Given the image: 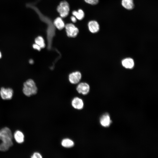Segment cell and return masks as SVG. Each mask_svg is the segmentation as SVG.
I'll return each mask as SVG.
<instances>
[{"label": "cell", "instance_id": "obj_13", "mask_svg": "<svg viewBox=\"0 0 158 158\" xmlns=\"http://www.w3.org/2000/svg\"><path fill=\"white\" fill-rule=\"evenodd\" d=\"M121 4L124 8L128 10H132L134 7L133 0H122Z\"/></svg>", "mask_w": 158, "mask_h": 158}, {"label": "cell", "instance_id": "obj_10", "mask_svg": "<svg viewBox=\"0 0 158 158\" xmlns=\"http://www.w3.org/2000/svg\"><path fill=\"white\" fill-rule=\"evenodd\" d=\"M122 64L123 66L125 68L131 69L133 67L134 62L132 59L128 58L123 60L122 62Z\"/></svg>", "mask_w": 158, "mask_h": 158}, {"label": "cell", "instance_id": "obj_20", "mask_svg": "<svg viewBox=\"0 0 158 158\" xmlns=\"http://www.w3.org/2000/svg\"><path fill=\"white\" fill-rule=\"evenodd\" d=\"M32 46L34 49H36L38 51H40L41 49V48L40 47L35 43L32 45Z\"/></svg>", "mask_w": 158, "mask_h": 158}, {"label": "cell", "instance_id": "obj_9", "mask_svg": "<svg viewBox=\"0 0 158 158\" xmlns=\"http://www.w3.org/2000/svg\"><path fill=\"white\" fill-rule=\"evenodd\" d=\"M90 31L92 33L97 32L99 30V26L98 22L95 20L90 21L88 23Z\"/></svg>", "mask_w": 158, "mask_h": 158}, {"label": "cell", "instance_id": "obj_11", "mask_svg": "<svg viewBox=\"0 0 158 158\" xmlns=\"http://www.w3.org/2000/svg\"><path fill=\"white\" fill-rule=\"evenodd\" d=\"M14 137L16 141L18 143H22L24 140V136L20 131L16 130L14 134Z\"/></svg>", "mask_w": 158, "mask_h": 158}, {"label": "cell", "instance_id": "obj_2", "mask_svg": "<svg viewBox=\"0 0 158 158\" xmlns=\"http://www.w3.org/2000/svg\"><path fill=\"white\" fill-rule=\"evenodd\" d=\"M37 92V88L33 80L29 79L23 83V92L27 96L30 97L35 95Z\"/></svg>", "mask_w": 158, "mask_h": 158}, {"label": "cell", "instance_id": "obj_1", "mask_svg": "<svg viewBox=\"0 0 158 158\" xmlns=\"http://www.w3.org/2000/svg\"><path fill=\"white\" fill-rule=\"evenodd\" d=\"M13 136L11 130L5 127L0 130V140L2 142L0 144V151H6L13 145Z\"/></svg>", "mask_w": 158, "mask_h": 158}, {"label": "cell", "instance_id": "obj_15", "mask_svg": "<svg viewBox=\"0 0 158 158\" xmlns=\"http://www.w3.org/2000/svg\"><path fill=\"white\" fill-rule=\"evenodd\" d=\"M54 24L59 30H61L65 26L63 20L60 17L57 18L54 21Z\"/></svg>", "mask_w": 158, "mask_h": 158}, {"label": "cell", "instance_id": "obj_5", "mask_svg": "<svg viewBox=\"0 0 158 158\" xmlns=\"http://www.w3.org/2000/svg\"><path fill=\"white\" fill-rule=\"evenodd\" d=\"M82 77L81 72L76 71L70 73L68 76V79L70 83L73 84H76L80 82Z\"/></svg>", "mask_w": 158, "mask_h": 158}, {"label": "cell", "instance_id": "obj_18", "mask_svg": "<svg viewBox=\"0 0 158 158\" xmlns=\"http://www.w3.org/2000/svg\"><path fill=\"white\" fill-rule=\"evenodd\" d=\"M87 3L92 5H95L97 4L99 2V0H84Z\"/></svg>", "mask_w": 158, "mask_h": 158}, {"label": "cell", "instance_id": "obj_3", "mask_svg": "<svg viewBox=\"0 0 158 158\" xmlns=\"http://www.w3.org/2000/svg\"><path fill=\"white\" fill-rule=\"evenodd\" d=\"M57 11L62 18H65L68 14L70 8L68 3L66 1H61L57 7Z\"/></svg>", "mask_w": 158, "mask_h": 158}, {"label": "cell", "instance_id": "obj_19", "mask_svg": "<svg viewBox=\"0 0 158 158\" xmlns=\"http://www.w3.org/2000/svg\"><path fill=\"white\" fill-rule=\"evenodd\" d=\"M32 158H42V156L41 154L38 152H35L31 155Z\"/></svg>", "mask_w": 158, "mask_h": 158}, {"label": "cell", "instance_id": "obj_6", "mask_svg": "<svg viewBox=\"0 0 158 158\" xmlns=\"http://www.w3.org/2000/svg\"><path fill=\"white\" fill-rule=\"evenodd\" d=\"M76 90L79 94L83 95L87 94L89 92L90 87L88 84L85 82H82L78 83Z\"/></svg>", "mask_w": 158, "mask_h": 158}, {"label": "cell", "instance_id": "obj_17", "mask_svg": "<svg viewBox=\"0 0 158 158\" xmlns=\"http://www.w3.org/2000/svg\"><path fill=\"white\" fill-rule=\"evenodd\" d=\"M72 14L79 20H82L84 17V13L83 11L80 9L78 11H74L72 12Z\"/></svg>", "mask_w": 158, "mask_h": 158}, {"label": "cell", "instance_id": "obj_22", "mask_svg": "<svg viewBox=\"0 0 158 158\" xmlns=\"http://www.w3.org/2000/svg\"><path fill=\"white\" fill-rule=\"evenodd\" d=\"M29 63L30 64H32L34 63V61L32 59H30L29 61Z\"/></svg>", "mask_w": 158, "mask_h": 158}, {"label": "cell", "instance_id": "obj_21", "mask_svg": "<svg viewBox=\"0 0 158 158\" xmlns=\"http://www.w3.org/2000/svg\"><path fill=\"white\" fill-rule=\"evenodd\" d=\"M71 20L73 23H75L76 22V18L74 16H72L71 18Z\"/></svg>", "mask_w": 158, "mask_h": 158}, {"label": "cell", "instance_id": "obj_23", "mask_svg": "<svg viewBox=\"0 0 158 158\" xmlns=\"http://www.w3.org/2000/svg\"><path fill=\"white\" fill-rule=\"evenodd\" d=\"M2 57V54L1 52L0 51V59Z\"/></svg>", "mask_w": 158, "mask_h": 158}, {"label": "cell", "instance_id": "obj_16", "mask_svg": "<svg viewBox=\"0 0 158 158\" xmlns=\"http://www.w3.org/2000/svg\"><path fill=\"white\" fill-rule=\"evenodd\" d=\"M35 43L38 45L41 48H44L46 46L43 37L41 36L37 37L35 40Z\"/></svg>", "mask_w": 158, "mask_h": 158}, {"label": "cell", "instance_id": "obj_7", "mask_svg": "<svg viewBox=\"0 0 158 158\" xmlns=\"http://www.w3.org/2000/svg\"><path fill=\"white\" fill-rule=\"evenodd\" d=\"M13 90L10 88L2 87L0 90V95L4 100L11 99L13 95Z\"/></svg>", "mask_w": 158, "mask_h": 158}, {"label": "cell", "instance_id": "obj_4", "mask_svg": "<svg viewBox=\"0 0 158 158\" xmlns=\"http://www.w3.org/2000/svg\"><path fill=\"white\" fill-rule=\"evenodd\" d=\"M65 27L67 35L68 37L74 38L78 35L79 32L78 29L73 24L68 23L65 25Z\"/></svg>", "mask_w": 158, "mask_h": 158}, {"label": "cell", "instance_id": "obj_14", "mask_svg": "<svg viewBox=\"0 0 158 158\" xmlns=\"http://www.w3.org/2000/svg\"><path fill=\"white\" fill-rule=\"evenodd\" d=\"M61 144L64 147L69 148L73 147L74 143L72 140L68 138H66L62 140Z\"/></svg>", "mask_w": 158, "mask_h": 158}, {"label": "cell", "instance_id": "obj_12", "mask_svg": "<svg viewBox=\"0 0 158 158\" xmlns=\"http://www.w3.org/2000/svg\"><path fill=\"white\" fill-rule=\"evenodd\" d=\"M100 122L101 125L103 126H109L111 123L109 116L108 114L103 115L100 118Z\"/></svg>", "mask_w": 158, "mask_h": 158}, {"label": "cell", "instance_id": "obj_8", "mask_svg": "<svg viewBox=\"0 0 158 158\" xmlns=\"http://www.w3.org/2000/svg\"><path fill=\"white\" fill-rule=\"evenodd\" d=\"M71 104L74 108L78 110L83 109L84 105L82 99L78 97H74L72 100Z\"/></svg>", "mask_w": 158, "mask_h": 158}]
</instances>
